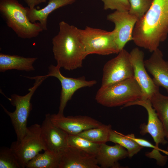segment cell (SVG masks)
<instances>
[{
	"mask_svg": "<svg viewBox=\"0 0 168 168\" xmlns=\"http://www.w3.org/2000/svg\"><path fill=\"white\" fill-rule=\"evenodd\" d=\"M168 36V0H153L151 7L136 22L133 40L150 52L158 48Z\"/></svg>",
	"mask_w": 168,
	"mask_h": 168,
	"instance_id": "obj_1",
	"label": "cell"
},
{
	"mask_svg": "<svg viewBox=\"0 0 168 168\" xmlns=\"http://www.w3.org/2000/svg\"><path fill=\"white\" fill-rule=\"evenodd\" d=\"M59 26L58 32L52 40L57 66L68 71L82 67L87 56L79 29L63 21Z\"/></svg>",
	"mask_w": 168,
	"mask_h": 168,
	"instance_id": "obj_2",
	"label": "cell"
},
{
	"mask_svg": "<svg viewBox=\"0 0 168 168\" xmlns=\"http://www.w3.org/2000/svg\"><path fill=\"white\" fill-rule=\"evenodd\" d=\"M28 7L17 0H0V12L7 26L19 37L30 39L38 36L43 30L39 22L32 23L27 16Z\"/></svg>",
	"mask_w": 168,
	"mask_h": 168,
	"instance_id": "obj_3",
	"label": "cell"
},
{
	"mask_svg": "<svg viewBox=\"0 0 168 168\" xmlns=\"http://www.w3.org/2000/svg\"><path fill=\"white\" fill-rule=\"evenodd\" d=\"M142 96L141 88L133 77L101 86L96 93L95 100L103 106L112 107L124 106L141 99Z\"/></svg>",
	"mask_w": 168,
	"mask_h": 168,
	"instance_id": "obj_4",
	"label": "cell"
},
{
	"mask_svg": "<svg viewBox=\"0 0 168 168\" xmlns=\"http://www.w3.org/2000/svg\"><path fill=\"white\" fill-rule=\"evenodd\" d=\"M48 77L47 75L27 77L28 78H32L35 80L33 86L28 89L29 92L23 96L13 94L11 95L10 98H7L11 104L16 107L14 112L8 111L1 105L5 113L10 118L17 141H20L22 139L27 128V120L32 109V105L30 102L31 97L38 86Z\"/></svg>",
	"mask_w": 168,
	"mask_h": 168,
	"instance_id": "obj_5",
	"label": "cell"
},
{
	"mask_svg": "<svg viewBox=\"0 0 168 168\" xmlns=\"http://www.w3.org/2000/svg\"><path fill=\"white\" fill-rule=\"evenodd\" d=\"M86 56L93 54L108 55L118 54L120 51L117 42L116 32L108 31L86 26L79 29Z\"/></svg>",
	"mask_w": 168,
	"mask_h": 168,
	"instance_id": "obj_6",
	"label": "cell"
},
{
	"mask_svg": "<svg viewBox=\"0 0 168 168\" xmlns=\"http://www.w3.org/2000/svg\"><path fill=\"white\" fill-rule=\"evenodd\" d=\"M10 148L21 168H26L29 162L40 152L46 150L42 138L41 125L35 124L27 127L22 139L13 142Z\"/></svg>",
	"mask_w": 168,
	"mask_h": 168,
	"instance_id": "obj_7",
	"label": "cell"
},
{
	"mask_svg": "<svg viewBox=\"0 0 168 168\" xmlns=\"http://www.w3.org/2000/svg\"><path fill=\"white\" fill-rule=\"evenodd\" d=\"M133 77L129 53L124 49L116 57L108 61L104 65L101 86Z\"/></svg>",
	"mask_w": 168,
	"mask_h": 168,
	"instance_id": "obj_8",
	"label": "cell"
},
{
	"mask_svg": "<svg viewBox=\"0 0 168 168\" xmlns=\"http://www.w3.org/2000/svg\"><path fill=\"white\" fill-rule=\"evenodd\" d=\"M60 68L51 64L49 67V77L57 78L59 81L61 86L60 102L58 113L63 114L65 107L68 101L71 100L75 92L78 89L85 87H91L96 85L95 80L87 81L84 77L77 78L68 77L64 76L60 72Z\"/></svg>",
	"mask_w": 168,
	"mask_h": 168,
	"instance_id": "obj_9",
	"label": "cell"
},
{
	"mask_svg": "<svg viewBox=\"0 0 168 168\" xmlns=\"http://www.w3.org/2000/svg\"><path fill=\"white\" fill-rule=\"evenodd\" d=\"M133 105H138L143 107L148 114L147 123L142 124L140 125V134L142 135L147 133L150 134L155 142V146L158 148H159L160 144L165 145L167 144L168 141L166 140L163 125L150 100L138 99L128 103L123 106V107Z\"/></svg>",
	"mask_w": 168,
	"mask_h": 168,
	"instance_id": "obj_10",
	"label": "cell"
},
{
	"mask_svg": "<svg viewBox=\"0 0 168 168\" xmlns=\"http://www.w3.org/2000/svg\"><path fill=\"white\" fill-rule=\"evenodd\" d=\"M129 54L134 78L142 91V96L141 99L150 100L155 93L159 91V87L155 84L147 71L143 52L136 47L132 50Z\"/></svg>",
	"mask_w": 168,
	"mask_h": 168,
	"instance_id": "obj_11",
	"label": "cell"
},
{
	"mask_svg": "<svg viewBox=\"0 0 168 168\" xmlns=\"http://www.w3.org/2000/svg\"><path fill=\"white\" fill-rule=\"evenodd\" d=\"M53 124L68 134L77 135L85 130L99 127L103 124L90 117L78 115L65 116L64 114H50Z\"/></svg>",
	"mask_w": 168,
	"mask_h": 168,
	"instance_id": "obj_12",
	"label": "cell"
},
{
	"mask_svg": "<svg viewBox=\"0 0 168 168\" xmlns=\"http://www.w3.org/2000/svg\"><path fill=\"white\" fill-rule=\"evenodd\" d=\"M50 116L46 114L41 125L42 139L46 150L60 154L68 146V134L55 125Z\"/></svg>",
	"mask_w": 168,
	"mask_h": 168,
	"instance_id": "obj_13",
	"label": "cell"
},
{
	"mask_svg": "<svg viewBox=\"0 0 168 168\" xmlns=\"http://www.w3.org/2000/svg\"><path fill=\"white\" fill-rule=\"evenodd\" d=\"M107 19L115 25L117 44L120 51L128 42L133 40V29L138 19L128 11H118L109 14Z\"/></svg>",
	"mask_w": 168,
	"mask_h": 168,
	"instance_id": "obj_14",
	"label": "cell"
},
{
	"mask_svg": "<svg viewBox=\"0 0 168 168\" xmlns=\"http://www.w3.org/2000/svg\"><path fill=\"white\" fill-rule=\"evenodd\" d=\"M59 168H100L96 156L67 146L60 154Z\"/></svg>",
	"mask_w": 168,
	"mask_h": 168,
	"instance_id": "obj_15",
	"label": "cell"
},
{
	"mask_svg": "<svg viewBox=\"0 0 168 168\" xmlns=\"http://www.w3.org/2000/svg\"><path fill=\"white\" fill-rule=\"evenodd\" d=\"M152 53L149 58L144 60L145 67L152 76L155 84L164 88L168 93V61L163 58L159 48Z\"/></svg>",
	"mask_w": 168,
	"mask_h": 168,
	"instance_id": "obj_16",
	"label": "cell"
},
{
	"mask_svg": "<svg viewBox=\"0 0 168 168\" xmlns=\"http://www.w3.org/2000/svg\"><path fill=\"white\" fill-rule=\"evenodd\" d=\"M128 157L127 150L117 143L113 146L106 143L100 144L96 156L98 165L103 168H124L120 165L118 161Z\"/></svg>",
	"mask_w": 168,
	"mask_h": 168,
	"instance_id": "obj_17",
	"label": "cell"
},
{
	"mask_svg": "<svg viewBox=\"0 0 168 168\" xmlns=\"http://www.w3.org/2000/svg\"><path fill=\"white\" fill-rule=\"evenodd\" d=\"M76 0H48L47 5L40 9L28 7L27 16L29 20L32 23L39 21L43 30H47V17L50 13L59 8L72 4Z\"/></svg>",
	"mask_w": 168,
	"mask_h": 168,
	"instance_id": "obj_18",
	"label": "cell"
},
{
	"mask_svg": "<svg viewBox=\"0 0 168 168\" xmlns=\"http://www.w3.org/2000/svg\"><path fill=\"white\" fill-rule=\"evenodd\" d=\"M37 58L24 57L17 55L0 54V71L16 69L30 71L35 70L33 64Z\"/></svg>",
	"mask_w": 168,
	"mask_h": 168,
	"instance_id": "obj_19",
	"label": "cell"
},
{
	"mask_svg": "<svg viewBox=\"0 0 168 168\" xmlns=\"http://www.w3.org/2000/svg\"><path fill=\"white\" fill-rule=\"evenodd\" d=\"M150 100L163 124L168 141V96L162 95L159 91L152 96Z\"/></svg>",
	"mask_w": 168,
	"mask_h": 168,
	"instance_id": "obj_20",
	"label": "cell"
},
{
	"mask_svg": "<svg viewBox=\"0 0 168 168\" xmlns=\"http://www.w3.org/2000/svg\"><path fill=\"white\" fill-rule=\"evenodd\" d=\"M60 161V154L46 150L30 160L26 168H59Z\"/></svg>",
	"mask_w": 168,
	"mask_h": 168,
	"instance_id": "obj_21",
	"label": "cell"
},
{
	"mask_svg": "<svg viewBox=\"0 0 168 168\" xmlns=\"http://www.w3.org/2000/svg\"><path fill=\"white\" fill-rule=\"evenodd\" d=\"M112 129L111 125L103 124L99 127L85 130L77 135L96 143H106L109 142L110 133Z\"/></svg>",
	"mask_w": 168,
	"mask_h": 168,
	"instance_id": "obj_22",
	"label": "cell"
},
{
	"mask_svg": "<svg viewBox=\"0 0 168 168\" xmlns=\"http://www.w3.org/2000/svg\"><path fill=\"white\" fill-rule=\"evenodd\" d=\"M109 142L121 145L127 149L128 157L131 158L137 154L143 148L127 135H124L112 130L110 133Z\"/></svg>",
	"mask_w": 168,
	"mask_h": 168,
	"instance_id": "obj_23",
	"label": "cell"
},
{
	"mask_svg": "<svg viewBox=\"0 0 168 168\" xmlns=\"http://www.w3.org/2000/svg\"><path fill=\"white\" fill-rule=\"evenodd\" d=\"M68 146L77 148L96 156L100 144L93 142L78 135L68 134Z\"/></svg>",
	"mask_w": 168,
	"mask_h": 168,
	"instance_id": "obj_24",
	"label": "cell"
},
{
	"mask_svg": "<svg viewBox=\"0 0 168 168\" xmlns=\"http://www.w3.org/2000/svg\"><path fill=\"white\" fill-rule=\"evenodd\" d=\"M0 168H21L15 154L10 147L0 149Z\"/></svg>",
	"mask_w": 168,
	"mask_h": 168,
	"instance_id": "obj_25",
	"label": "cell"
},
{
	"mask_svg": "<svg viewBox=\"0 0 168 168\" xmlns=\"http://www.w3.org/2000/svg\"><path fill=\"white\" fill-rule=\"evenodd\" d=\"M130 4L128 12L136 16L138 20L145 14L151 6V0H128Z\"/></svg>",
	"mask_w": 168,
	"mask_h": 168,
	"instance_id": "obj_26",
	"label": "cell"
},
{
	"mask_svg": "<svg viewBox=\"0 0 168 168\" xmlns=\"http://www.w3.org/2000/svg\"><path fill=\"white\" fill-rule=\"evenodd\" d=\"M104 3V9L121 11H128L130 4L128 0H101Z\"/></svg>",
	"mask_w": 168,
	"mask_h": 168,
	"instance_id": "obj_27",
	"label": "cell"
},
{
	"mask_svg": "<svg viewBox=\"0 0 168 168\" xmlns=\"http://www.w3.org/2000/svg\"><path fill=\"white\" fill-rule=\"evenodd\" d=\"M160 151L158 150L153 149L150 152H146L145 155L147 157L156 160V164L158 166H163L166 164L168 158L167 156L161 154Z\"/></svg>",
	"mask_w": 168,
	"mask_h": 168,
	"instance_id": "obj_28",
	"label": "cell"
},
{
	"mask_svg": "<svg viewBox=\"0 0 168 168\" xmlns=\"http://www.w3.org/2000/svg\"><path fill=\"white\" fill-rule=\"evenodd\" d=\"M129 137L134 141L140 146L143 147H147L152 148L153 149H157L160 151H162L160 148H157L155 145H154L148 141L142 138H136L134 134L133 133L127 135Z\"/></svg>",
	"mask_w": 168,
	"mask_h": 168,
	"instance_id": "obj_29",
	"label": "cell"
},
{
	"mask_svg": "<svg viewBox=\"0 0 168 168\" xmlns=\"http://www.w3.org/2000/svg\"><path fill=\"white\" fill-rule=\"evenodd\" d=\"M47 0H25L30 8H35V7L42 3L46 2Z\"/></svg>",
	"mask_w": 168,
	"mask_h": 168,
	"instance_id": "obj_30",
	"label": "cell"
},
{
	"mask_svg": "<svg viewBox=\"0 0 168 168\" xmlns=\"http://www.w3.org/2000/svg\"><path fill=\"white\" fill-rule=\"evenodd\" d=\"M166 150L167 152V153L168 154V146L167 147L166 149Z\"/></svg>",
	"mask_w": 168,
	"mask_h": 168,
	"instance_id": "obj_31",
	"label": "cell"
},
{
	"mask_svg": "<svg viewBox=\"0 0 168 168\" xmlns=\"http://www.w3.org/2000/svg\"><path fill=\"white\" fill-rule=\"evenodd\" d=\"M152 0V1H153V0Z\"/></svg>",
	"mask_w": 168,
	"mask_h": 168,
	"instance_id": "obj_32",
	"label": "cell"
}]
</instances>
